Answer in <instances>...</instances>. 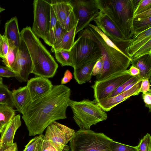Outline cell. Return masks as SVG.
Here are the masks:
<instances>
[{
    "mask_svg": "<svg viewBox=\"0 0 151 151\" xmlns=\"http://www.w3.org/2000/svg\"><path fill=\"white\" fill-rule=\"evenodd\" d=\"M109 147L112 151H137L136 146L124 145L113 140L110 143Z\"/></svg>",
    "mask_w": 151,
    "mask_h": 151,
    "instance_id": "4dcf8cb0",
    "label": "cell"
},
{
    "mask_svg": "<svg viewBox=\"0 0 151 151\" xmlns=\"http://www.w3.org/2000/svg\"><path fill=\"white\" fill-rule=\"evenodd\" d=\"M6 148L5 147L0 145V151H4Z\"/></svg>",
    "mask_w": 151,
    "mask_h": 151,
    "instance_id": "816d5d0a",
    "label": "cell"
},
{
    "mask_svg": "<svg viewBox=\"0 0 151 151\" xmlns=\"http://www.w3.org/2000/svg\"><path fill=\"white\" fill-rule=\"evenodd\" d=\"M71 91L64 85L53 86L45 95L31 103L22 113L29 136L42 134L47 127L56 120L67 118Z\"/></svg>",
    "mask_w": 151,
    "mask_h": 151,
    "instance_id": "6da1fadb",
    "label": "cell"
},
{
    "mask_svg": "<svg viewBox=\"0 0 151 151\" xmlns=\"http://www.w3.org/2000/svg\"><path fill=\"white\" fill-rule=\"evenodd\" d=\"M54 52L56 60L62 66H70L73 67L70 50H61L55 51Z\"/></svg>",
    "mask_w": 151,
    "mask_h": 151,
    "instance_id": "484cf974",
    "label": "cell"
},
{
    "mask_svg": "<svg viewBox=\"0 0 151 151\" xmlns=\"http://www.w3.org/2000/svg\"><path fill=\"white\" fill-rule=\"evenodd\" d=\"M17 76L16 73L6 66L0 65V77L10 78L15 77Z\"/></svg>",
    "mask_w": 151,
    "mask_h": 151,
    "instance_id": "f35d334b",
    "label": "cell"
},
{
    "mask_svg": "<svg viewBox=\"0 0 151 151\" xmlns=\"http://www.w3.org/2000/svg\"><path fill=\"white\" fill-rule=\"evenodd\" d=\"M140 79H141L139 78V75L133 76L132 77L119 86L116 89L113 91L107 98L114 96L121 93L123 90L128 85L134 81H138Z\"/></svg>",
    "mask_w": 151,
    "mask_h": 151,
    "instance_id": "d590c367",
    "label": "cell"
},
{
    "mask_svg": "<svg viewBox=\"0 0 151 151\" xmlns=\"http://www.w3.org/2000/svg\"><path fill=\"white\" fill-rule=\"evenodd\" d=\"M101 9L122 33L125 39L132 38L134 9L132 0H97Z\"/></svg>",
    "mask_w": 151,
    "mask_h": 151,
    "instance_id": "277c9868",
    "label": "cell"
},
{
    "mask_svg": "<svg viewBox=\"0 0 151 151\" xmlns=\"http://www.w3.org/2000/svg\"><path fill=\"white\" fill-rule=\"evenodd\" d=\"M98 14L94 20L96 26L107 36L119 48L126 44L129 39L126 40L124 36L112 21L104 13L99 7Z\"/></svg>",
    "mask_w": 151,
    "mask_h": 151,
    "instance_id": "4fadbf2b",
    "label": "cell"
},
{
    "mask_svg": "<svg viewBox=\"0 0 151 151\" xmlns=\"http://www.w3.org/2000/svg\"><path fill=\"white\" fill-rule=\"evenodd\" d=\"M88 26L97 32L101 37L104 42L108 45L116 49L120 52L125 54L115 43L111 40L107 36L105 35L97 26L96 25L90 24H89Z\"/></svg>",
    "mask_w": 151,
    "mask_h": 151,
    "instance_id": "836d02e7",
    "label": "cell"
},
{
    "mask_svg": "<svg viewBox=\"0 0 151 151\" xmlns=\"http://www.w3.org/2000/svg\"><path fill=\"white\" fill-rule=\"evenodd\" d=\"M101 57V55L99 56L74 68V78L78 84H83L91 80L93 66L96 61Z\"/></svg>",
    "mask_w": 151,
    "mask_h": 151,
    "instance_id": "ac0fdd59",
    "label": "cell"
},
{
    "mask_svg": "<svg viewBox=\"0 0 151 151\" xmlns=\"http://www.w3.org/2000/svg\"><path fill=\"white\" fill-rule=\"evenodd\" d=\"M4 151H18V148L16 143H13L10 147L6 148Z\"/></svg>",
    "mask_w": 151,
    "mask_h": 151,
    "instance_id": "c3c4849f",
    "label": "cell"
},
{
    "mask_svg": "<svg viewBox=\"0 0 151 151\" xmlns=\"http://www.w3.org/2000/svg\"><path fill=\"white\" fill-rule=\"evenodd\" d=\"M4 35L8 41L18 47L21 40L17 17H14L8 21L5 24Z\"/></svg>",
    "mask_w": 151,
    "mask_h": 151,
    "instance_id": "44dd1931",
    "label": "cell"
},
{
    "mask_svg": "<svg viewBox=\"0 0 151 151\" xmlns=\"http://www.w3.org/2000/svg\"><path fill=\"white\" fill-rule=\"evenodd\" d=\"M140 79H140L138 81H134L132 83H131L129 85H128L123 90V91H122V92L125 91H127V90H129V89H130V88H131L134 85H135L138 82V81Z\"/></svg>",
    "mask_w": 151,
    "mask_h": 151,
    "instance_id": "681fc988",
    "label": "cell"
},
{
    "mask_svg": "<svg viewBox=\"0 0 151 151\" xmlns=\"http://www.w3.org/2000/svg\"><path fill=\"white\" fill-rule=\"evenodd\" d=\"M137 151H151V136L147 133L136 146Z\"/></svg>",
    "mask_w": 151,
    "mask_h": 151,
    "instance_id": "1f68e13d",
    "label": "cell"
},
{
    "mask_svg": "<svg viewBox=\"0 0 151 151\" xmlns=\"http://www.w3.org/2000/svg\"><path fill=\"white\" fill-rule=\"evenodd\" d=\"M73 76L71 73L68 70H67L65 72L64 76L61 79V85H64L69 82L72 79Z\"/></svg>",
    "mask_w": 151,
    "mask_h": 151,
    "instance_id": "ee69618b",
    "label": "cell"
},
{
    "mask_svg": "<svg viewBox=\"0 0 151 151\" xmlns=\"http://www.w3.org/2000/svg\"><path fill=\"white\" fill-rule=\"evenodd\" d=\"M74 68L101 55L97 43L89 38L78 36L70 50Z\"/></svg>",
    "mask_w": 151,
    "mask_h": 151,
    "instance_id": "ba28073f",
    "label": "cell"
},
{
    "mask_svg": "<svg viewBox=\"0 0 151 151\" xmlns=\"http://www.w3.org/2000/svg\"><path fill=\"white\" fill-rule=\"evenodd\" d=\"M67 32L64 28L58 23L52 49L54 48L60 43Z\"/></svg>",
    "mask_w": 151,
    "mask_h": 151,
    "instance_id": "e575fe53",
    "label": "cell"
},
{
    "mask_svg": "<svg viewBox=\"0 0 151 151\" xmlns=\"http://www.w3.org/2000/svg\"><path fill=\"white\" fill-rule=\"evenodd\" d=\"M113 140L102 133L80 129L70 141L71 151H112L109 147Z\"/></svg>",
    "mask_w": 151,
    "mask_h": 151,
    "instance_id": "8992f818",
    "label": "cell"
},
{
    "mask_svg": "<svg viewBox=\"0 0 151 151\" xmlns=\"http://www.w3.org/2000/svg\"><path fill=\"white\" fill-rule=\"evenodd\" d=\"M70 3L78 20L75 32L76 35L94 21L99 9L97 0H70Z\"/></svg>",
    "mask_w": 151,
    "mask_h": 151,
    "instance_id": "9c48e42d",
    "label": "cell"
},
{
    "mask_svg": "<svg viewBox=\"0 0 151 151\" xmlns=\"http://www.w3.org/2000/svg\"><path fill=\"white\" fill-rule=\"evenodd\" d=\"M12 97L14 107L17 109V111L21 114L24 109L32 102L27 86L13 90Z\"/></svg>",
    "mask_w": 151,
    "mask_h": 151,
    "instance_id": "d6986e66",
    "label": "cell"
},
{
    "mask_svg": "<svg viewBox=\"0 0 151 151\" xmlns=\"http://www.w3.org/2000/svg\"><path fill=\"white\" fill-rule=\"evenodd\" d=\"M80 36L94 41L100 51L103 61V70L101 74L96 76V80L125 70L129 66L132 60L125 54L108 45L97 32L90 27L88 26L79 32L78 36Z\"/></svg>",
    "mask_w": 151,
    "mask_h": 151,
    "instance_id": "3957f363",
    "label": "cell"
},
{
    "mask_svg": "<svg viewBox=\"0 0 151 151\" xmlns=\"http://www.w3.org/2000/svg\"><path fill=\"white\" fill-rule=\"evenodd\" d=\"M32 69V63L30 53L26 43L21 38L12 70L16 74L17 79L22 82L28 81Z\"/></svg>",
    "mask_w": 151,
    "mask_h": 151,
    "instance_id": "7c38bea8",
    "label": "cell"
},
{
    "mask_svg": "<svg viewBox=\"0 0 151 151\" xmlns=\"http://www.w3.org/2000/svg\"><path fill=\"white\" fill-rule=\"evenodd\" d=\"M142 80H140L129 90L114 96L101 99L97 103L98 104L104 111H110L112 108L131 96L138 95L140 93L139 89Z\"/></svg>",
    "mask_w": 151,
    "mask_h": 151,
    "instance_id": "9a60e30c",
    "label": "cell"
},
{
    "mask_svg": "<svg viewBox=\"0 0 151 151\" xmlns=\"http://www.w3.org/2000/svg\"><path fill=\"white\" fill-rule=\"evenodd\" d=\"M76 27L66 32L60 43L54 48L51 49L52 52L61 50H70L74 42Z\"/></svg>",
    "mask_w": 151,
    "mask_h": 151,
    "instance_id": "603a6c76",
    "label": "cell"
},
{
    "mask_svg": "<svg viewBox=\"0 0 151 151\" xmlns=\"http://www.w3.org/2000/svg\"><path fill=\"white\" fill-rule=\"evenodd\" d=\"M39 138L38 141L35 151H41L42 143L44 135L42 134L39 135Z\"/></svg>",
    "mask_w": 151,
    "mask_h": 151,
    "instance_id": "7dc6e473",
    "label": "cell"
},
{
    "mask_svg": "<svg viewBox=\"0 0 151 151\" xmlns=\"http://www.w3.org/2000/svg\"><path fill=\"white\" fill-rule=\"evenodd\" d=\"M58 21L56 16L51 6V16L49 32L47 44L52 47L55 32L57 29Z\"/></svg>",
    "mask_w": 151,
    "mask_h": 151,
    "instance_id": "f1b7e54d",
    "label": "cell"
},
{
    "mask_svg": "<svg viewBox=\"0 0 151 151\" xmlns=\"http://www.w3.org/2000/svg\"><path fill=\"white\" fill-rule=\"evenodd\" d=\"M3 83V80L2 78L0 77V84Z\"/></svg>",
    "mask_w": 151,
    "mask_h": 151,
    "instance_id": "db71d44e",
    "label": "cell"
},
{
    "mask_svg": "<svg viewBox=\"0 0 151 151\" xmlns=\"http://www.w3.org/2000/svg\"><path fill=\"white\" fill-rule=\"evenodd\" d=\"M9 43L8 52L5 58L2 59V61L6 66L13 71L16 61L18 47L11 42H9Z\"/></svg>",
    "mask_w": 151,
    "mask_h": 151,
    "instance_id": "d4e9b609",
    "label": "cell"
},
{
    "mask_svg": "<svg viewBox=\"0 0 151 151\" xmlns=\"http://www.w3.org/2000/svg\"><path fill=\"white\" fill-rule=\"evenodd\" d=\"M28 89L32 101L48 93L53 85L48 78L37 76L28 81L26 85Z\"/></svg>",
    "mask_w": 151,
    "mask_h": 151,
    "instance_id": "2e32d148",
    "label": "cell"
},
{
    "mask_svg": "<svg viewBox=\"0 0 151 151\" xmlns=\"http://www.w3.org/2000/svg\"><path fill=\"white\" fill-rule=\"evenodd\" d=\"M122 50L131 60L151 55V27L141 32H134Z\"/></svg>",
    "mask_w": 151,
    "mask_h": 151,
    "instance_id": "8fae6325",
    "label": "cell"
},
{
    "mask_svg": "<svg viewBox=\"0 0 151 151\" xmlns=\"http://www.w3.org/2000/svg\"><path fill=\"white\" fill-rule=\"evenodd\" d=\"M46 128L43 139L50 141L63 147H69L66 145L75 133L73 129L56 121L52 122Z\"/></svg>",
    "mask_w": 151,
    "mask_h": 151,
    "instance_id": "5bb4252c",
    "label": "cell"
},
{
    "mask_svg": "<svg viewBox=\"0 0 151 151\" xmlns=\"http://www.w3.org/2000/svg\"><path fill=\"white\" fill-rule=\"evenodd\" d=\"M15 115L13 108L4 104H0V123L5 127Z\"/></svg>",
    "mask_w": 151,
    "mask_h": 151,
    "instance_id": "cb8c5ba5",
    "label": "cell"
},
{
    "mask_svg": "<svg viewBox=\"0 0 151 151\" xmlns=\"http://www.w3.org/2000/svg\"><path fill=\"white\" fill-rule=\"evenodd\" d=\"M69 147H63L49 140L43 139L41 151H69Z\"/></svg>",
    "mask_w": 151,
    "mask_h": 151,
    "instance_id": "f546056e",
    "label": "cell"
},
{
    "mask_svg": "<svg viewBox=\"0 0 151 151\" xmlns=\"http://www.w3.org/2000/svg\"><path fill=\"white\" fill-rule=\"evenodd\" d=\"M150 17H151V9L134 15V18H144Z\"/></svg>",
    "mask_w": 151,
    "mask_h": 151,
    "instance_id": "f6af8a7d",
    "label": "cell"
},
{
    "mask_svg": "<svg viewBox=\"0 0 151 151\" xmlns=\"http://www.w3.org/2000/svg\"><path fill=\"white\" fill-rule=\"evenodd\" d=\"M21 123L20 115L18 114L15 116L1 133L0 145L7 148L13 144L15 133L21 126Z\"/></svg>",
    "mask_w": 151,
    "mask_h": 151,
    "instance_id": "e0dca14e",
    "label": "cell"
},
{
    "mask_svg": "<svg viewBox=\"0 0 151 151\" xmlns=\"http://www.w3.org/2000/svg\"><path fill=\"white\" fill-rule=\"evenodd\" d=\"M5 127L0 123V133H1L4 130Z\"/></svg>",
    "mask_w": 151,
    "mask_h": 151,
    "instance_id": "f907efd6",
    "label": "cell"
},
{
    "mask_svg": "<svg viewBox=\"0 0 151 151\" xmlns=\"http://www.w3.org/2000/svg\"><path fill=\"white\" fill-rule=\"evenodd\" d=\"M150 81L149 79L147 78L142 80L139 89L140 93H145L151 90L150 88Z\"/></svg>",
    "mask_w": 151,
    "mask_h": 151,
    "instance_id": "b9f144b4",
    "label": "cell"
},
{
    "mask_svg": "<svg viewBox=\"0 0 151 151\" xmlns=\"http://www.w3.org/2000/svg\"><path fill=\"white\" fill-rule=\"evenodd\" d=\"M133 27L134 32H139L151 27V17L134 18Z\"/></svg>",
    "mask_w": 151,
    "mask_h": 151,
    "instance_id": "4316f807",
    "label": "cell"
},
{
    "mask_svg": "<svg viewBox=\"0 0 151 151\" xmlns=\"http://www.w3.org/2000/svg\"><path fill=\"white\" fill-rule=\"evenodd\" d=\"M9 49L8 40L4 35L0 34V58L3 59L5 58Z\"/></svg>",
    "mask_w": 151,
    "mask_h": 151,
    "instance_id": "8d00e7d4",
    "label": "cell"
},
{
    "mask_svg": "<svg viewBox=\"0 0 151 151\" xmlns=\"http://www.w3.org/2000/svg\"><path fill=\"white\" fill-rule=\"evenodd\" d=\"M50 2L58 23L64 28L66 16L72 8L70 0H51Z\"/></svg>",
    "mask_w": 151,
    "mask_h": 151,
    "instance_id": "ffe728a7",
    "label": "cell"
},
{
    "mask_svg": "<svg viewBox=\"0 0 151 151\" xmlns=\"http://www.w3.org/2000/svg\"><path fill=\"white\" fill-rule=\"evenodd\" d=\"M78 22L73 8L68 13L65 21L64 29L66 31H69L73 28L76 27Z\"/></svg>",
    "mask_w": 151,
    "mask_h": 151,
    "instance_id": "d6a6232c",
    "label": "cell"
},
{
    "mask_svg": "<svg viewBox=\"0 0 151 151\" xmlns=\"http://www.w3.org/2000/svg\"><path fill=\"white\" fill-rule=\"evenodd\" d=\"M131 64L138 68L140 73L139 78L142 80L147 78L150 81L151 76V54L145 55L132 60Z\"/></svg>",
    "mask_w": 151,
    "mask_h": 151,
    "instance_id": "7402d4cb",
    "label": "cell"
},
{
    "mask_svg": "<svg viewBox=\"0 0 151 151\" xmlns=\"http://www.w3.org/2000/svg\"><path fill=\"white\" fill-rule=\"evenodd\" d=\"M21 38L26 43L32 63L31 73L47 78L55 75L58 65L53 57L32 32L27 26L20 32Z\"/></svg>",
    "mask_w": 151,
    "mask_h": 151,
    "instance_id": "7a4b0ae2",
    "label": "cell"
},
{
    "mask_svg": "<svg viewBox=\"0 0 151 151\" xmlns=\"http://www.w3.org/2000/svg\"><path fill=\"white\" fill-rule=\"evenodd\" d=\"M103 68V61L101 58L96 61L93 66L92 76H97L101 74L102 72Z\"/></svg>",
    "mask_w": 151,
    "mask_h": 151,
    "instance_id": "ab89813d",
    "label": "cell"
},
{
    "mask_svg": "<svg viewBox=\"0 0 151 151\" xmlns=\"http://www.w3.org/2000/svg\"><path fill=\"white\" fill-rule=\"evenodd\" d=\"M39 137V135L32 139L25 146V148L22 151H35Z\"/></svg>",
    "mask_w": 151,
    "mask_h": 151,
    "instance_id": "60d3db41",
    "label": "cell"
},
{
    "mask_svg": "<svg viewBox=\"0 0 151 151\" xmlns=\"http://www.w3.org/2000/svg\"><path fill=\"white\" fill-rule=\"evenodd\" d=\"M142 98L145 104L146 107L149 108V112L151 108V90L142 94Z\"/></svg>",
    "mask_w": 151,
    "mask_h": 151,
    "instance_id": "7bdbcfd3",
    "label": "cell"
},
{
    "mask_svg": "<svg viewBox=\"0 0 151 151\" xmlns=\"http://www.w3.org/2000/svg\"><path fill=\"white\" fill-rule=\"evenodd\" d=\"M133 76L129 69L116 73L108 77L94 81L91 86L93 90L94 100L97 103L107 98L119 86Z\"/></svg>",
    "mask_w": 151,
    "mask_h": 151,
    "instance_id": "30bf717a",
    "label": "cell"
},
{
    "mask_svg": "<svg viewBox=\"0 0 151 151\" xmlns=\"http://www.w3.org/2000/svg\"><path fill=\"white\" fill-rule=\"evenodd\" d=\"M150 9H151V0H140L134 11V15H135Z\"/></svg>",
    "mask_w": 151,
    "mask_h": 151,
    "instance_id": "74e56055",
    "label": "cell"
},
{
    "mask_svg": "<svg viewBox=\"0 0 151 151\" xmlns=\"http://www.w3.org/2000/svg\"><path fill=\"white\" fill-rule=\"evenodd\" d=\"M129 73L132 76L139 75L140 71L139 69L136 67L132 65L129 69Z\"/></svg>",
    "mask_w": 151,
    "mask_h": 151,
    "instance_id": "bcb514c9",
    "label": "cell"
},
{
    "mask_svg": "<svg viewBox=\"0 0 151 151\" xmlns=\"http://www.w3.org/2000/svg\"><path fill=\"white\" fill-rule=\"evenodd\" d=\"M33 5L34 19L31 29L38 38H42L47 44L51 16L50 0H34Z\"/></svg>",
    "mask_w": 151,
    "mask_h": 151,
    "instance_id": "52a82bcc",
    "label": "cell"
},
{
    "mask_svg": "<svg viewBox=\"0 0 151 151\" xmlns=\"http://www.w3.org/2000/svg\"><path fill=\"white\" fill-rule=\"evenodd\" d=\"M5 10V9H4L2 8L0 6V13L1 12Z\"/></svg>",
    "mask_w": 151,
    "mask_h": 151,
    "instance_id": "f5cc1de1",
    "label": "cell"
},
{
    "mask_svg": "<svg viewBox=\"0 0 151 151\" xmlns=\"http://www.w3.org/2000/svg\"><path fill=\"white\" fill-rule=\"evenodd\" d=\"M68 106L73 111L74 120L81 129H89L92 125L107 118V113L94 100L76 101L70 99Z\"/></svg>",
    "mask_w": 151,
    "mask_h": 151,
    "instance_id": "5b68a950",
    "label": "cell"
},
{
    "mask_svg": "<svg viewBox=\"0 0 151 151\" xmlns=\"http://www.w3.org/2000/svg\"><path fill=\"white\" fill-rule=\"evenodd\" d=\"M0 104L8 105L14 107L12 97V91L8 89L7 86L3 83L0 84Z\"/></svg>",
    "mask_w": 151,
    "mask_h": 151,
    "instance_id": "83f0119b",
    "label": "cell"
}]
</instances>
